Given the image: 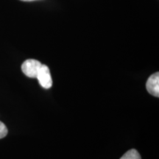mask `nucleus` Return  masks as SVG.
Wrapping results in <instances>:
<instances>
[{
    "label": "nucleus",
    "instance_id": "nucleus-5",
    "mask_svg": "<svg viewBox=\"0 0 159 159\" xmlns=\"http://www.w3.org/2000/svg\"><path fill=\"white\" fill-rule=\"evenodd\" d=\"M7 134V128L3 122L0 121V139H3Z\"/></svg>",
    "mask_w": 159,
    "mask_h": 159
},
{
    "label": "nucleus",
    "instance_id": "nucleus-1",
    "mask_svg": "<svg viewBox=\"0 0 159 159\" xmlns=\"http://www.w3.org/2000/svg\"><path fill=\"white\" fill-rule=\"evenodd\" d=\"M42 63L35 59L26 60L21 65V70L26 76L30 78H36Z\"/></svg>",
    "mask_w": 159,
    "mask_h": 159
},
{
    "label": "nucleus",
    "instance_id": "nucleus-6",
    "mask_svg": "<svg viewBox=\"0 0 159 159\" xmlns=\"http://www.w3.org/2000/svg\"><path fill=\"white\" fill-rule=\"evenodd\" d=\"M21 1H23V2H33V1H35V0H21Z\"/></svg>",
    "mask_w": 159,
    "mask_h": 159
},
{
    "label": "nucleus",
    "instance_id": "nucleus-2",
    "mask_svg": "<svg viewBox=\"0 0 159 159\" xmlns=\"http://www.w3.org/2000/svg\"><path fill=\"white\" fill-rule=\"evenodd\" d=\"M36 78L39 80V84L45 89H50L52 85V80L50 75L49 67L47 65L42 64L41 69L38 73Z\"/></svg>",
    "mask_w": 159,
    "mask_h": 159
},
{
    "label": "nucleus",
    "instance_id": "nucleus-3",
    "mask_svg": "<svg viewBox=\"0 0 159 159\" xmlns=\"http://www.w3.org/2000/svg\"><path fill=\"white\" fill-rule=\"evenodd\" d=\"M147 90L154 97H159V73L156 72L149 77L146 84Z\"/></svg>",
    "mask_w": 159,
    "mask_h": 159
},
{
    "label": "nucleus",
    "instance_id": "nucleus-4",
    "mask_svg": "<svg viewBox=\"0 0 159 159\" xmlns=\"http://www.w3.org/2000/svg\"><path fill=\"white\" fill-rule=\"evenodd\" d=\"M120 159H142L140 154L135 149H131L128 152H125L123 156L121 157Z\"/></svg>",
    "mask_w": 159,
    "mask_h": 159
}]
</instances>
